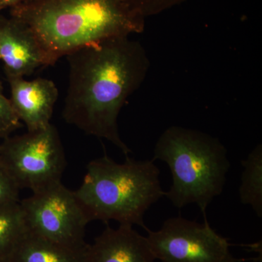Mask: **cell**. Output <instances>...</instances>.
Instances as JSON below:
<instances>
[{
  "mask_svg": "<svg viewBox=\"0 0 262 262\" xmlns=\"http://www.w3.org/2000/svg\"><path fill=\"white\" fill-rule=\"evenodd\" d=\"M67 56L70 77L65 121L110 141L128 157L131 151L120 138L117 118L149 72L145 49L128 37H115L87 45Z\"/></svg>",
  "mask_w": 262,
  "mask_h": 262,
  "instance_id": "6da1fadb",
  "label": "cell"
},
{
  "mask_svg": "<svg viewBox=\"0 0 262 262\" xmlns=\"http://www.w3.org/2000/svg\"><path fill=\"white\" fill-rule=\"evenodd\" d=\"M10 10L34 32L53 64L87 45L128 37L145 27L130 0H37Z\"/></svg>",
  "mask_w": 262,
  "mask_h": 262,
  "instance_id": "7a4b0ae2",
  "label": "cell"
},
{
  "mask_svg": "<svg viewBox=\"0 0 262 262\" xmlns=\"http://www.w3.org/2000/svg\"><path fill=\"white\" fill-rule=\"evenodd\" d=\"M75 192L90 222L113 220L146 231V212L165 195L154 160L126 157L119 163L106 155L88 164L82 184Z\"/></svg>",
  "mask_w": 262,
  "mask_h": 262,
  "instance_id": "3957f363",
  "label": "cell"
},
{
  "mask_svg": "<svg viewBox=\"0 0 262 262\" xmlns=\"http://www.w3.org/2000/svg\"><path fill=\"white\" fill-rule=\"evenodd\" d=\"M152 160H161L170 168L172 184L165 196L172 204L178 208L196 205L206 219L207 208L223 192L230 168L227 150L220 139L171 126L157 141Z\"/></svg>",
  "mask_w": 262,
  "mask_h": 262,
  "instance_id": "277c9868",
  "label": "cell"
},
{
  "mask_svg": "<svg viewBox=\"0 0 262 262\" xmlns=\"http://www.w3.org/2000/svg\"><path fill=\"white\" fill-rule=\"evenodd\" d=\"M0 158L19 187L32 192L61 182L66 157L54 125L8 136L0 143Z\"/></svg>",
  "mask_w": 262,
  "mask_h": 262,
  "instance_id": "5b68a950",
  "label": "cell"
},
{
  "mask_svg": "<svg viewBox=\"0 0 262 262\" xmlns=\"http://www.w3.org/2000/svg\"><path fill=\"white\" fill-rule=\"evenodd\" d=\"M27 230L67 246H82L90 223L83 207L61 182L32 192L20 201Z\"/></svg>",
  "mask_w": 262,
  "mask_h": 262,
  "instance_id": "8992f818",
  "label": "cell"
},
{
  "mask_svg": "<svg viewBox=\"0 0 262 262\" xmlns=\"http://www.w3.org/2000/svg\"><path fill=\"white\" fill-rule=\"evenodd\" d=\"M146 237L156 260L161 262H238L225 237L206 220L200 224L181 216L165 220Z\"/></svg>",
  "mask_w": 262,
  "mask_h": 262,
  "instance_id": "52a82bcc",
  "label": "cell"
},
{
  "mask_svg": "<svg viewBox=\"0 0 262 262\" xmlns=\"http://www.w3.org/2000/svg\"><path fill=\"white\" fill-rule=\"evenodd\" d=\"M0 61L8 77H24L44 66L53 65L51 57L29 26L0 14Z\"/></svg>",
  "mask_w": 262,
  "mask_h": 262,
  "instance_id": "ba28073f",
  "label": "cell"
},
{
  "mask_svg": "<svg viewBox=\"0 0 262 262\" xmlns=\"http://www.w3.org/2000/svg\"><path fill=\"white\" fill-rule=\"evenodd\" d=\"M7 80L12 107L27 131L48 126L58 96L54 82L44 78L26 80L24 77H8Z\"/></svg>",
  "mask_w": 262,
  "mask_h": 262,
  "instance_id": "9c48e42d",
  "label": "cell"
},
{
  "mask_svg": "<svg viewBox=\"0 0 262 262\" xmlns=\"http://www.w3.org/2000/svg\"><path fill=\"white\" fill-rule=\"evenodd\" d=\"M147 238L133 228L120 225L106 227L89 244L86 262H155Z\"/></svg>",
  "mask_w": 262,
  "mask_h": 262,
  "instance_id": "30bf717a",
  "label": "cell"
},
{
  "mask_svg": "<svg viewBox=\"0 0 262 262\" xmlns=\"http://www.w3.org/2000/svg\"><path fill=\"white\" fill-rule=\"evenodd\" d=\"M88 246L58 244L27 230L9 258L11 262H86Z\"/></svg>",
  "mask_w": 262,
  "mask_h": 262,
  "instance_id": "8fae6325",
  "label": "cell"
},
{
  "mask_svg": "<svg viewBox=\"0 0 262 262\" xmlns=\"http://www.w3.org/2000/svg\"><path fill=\"white\" fill-rule=\"evenodd\" d=\"M244 168L239 187V201L251 207L258 217L262 216V146L258 144L243 160Z\"/></svg>",
  "mask_w": 262,
  "mask_h": 262,
  "instance_id": "7c38bea8",
  "label": "cell"
},
{
  "mask_svg": "<svg viewBox=\"0 0 262 262\" xmlns=\"http://www.w3.org/2000/svg\"><path fill=\"white\" fill-rule=\"evenodd\" d=\"M27 231L20 202L0 206V258L9 257Z\"/></svg>",
  "mask_w": 262,
  "mask_h": 262,
  "instance_id": "4fadbf2b",
  "label": "cell"
},
{
  "mask_svg": "<svg viewBox=\"0 0 262 262\" xmlns=\"http://www.w3.org/2000/svg\"><path fill=\"white\" fill-rule=\"evenodd\" d=\"M21 127V122L14 113L9 98L6 97L3 86L0 81V139L11 136L17 129Z\"/></svg>",
  "mask_w": 262,
  "mask_h": 262,
  "instance_id": "5bb4252c",
  "label": "cell"
},
{
  "mask_svg": "<svg viewBox=\"0 0 262 262\" xmlns=\"http://www.w3.org/2000/svg\"><path fill=\"white\" fill-rule=\"evenodd\" d=\"M20 188L0 158V206L20 202Z\"/></svg>",
  "mask_w": 262,
  "mask_h": 262,
  "instance_id": "9a60e30c",
  "label": "cell"
},
{
  "mask_svg": "<svg viewBox=\"0 0 262 262\" xmlns=\"http://www.w3.org/2000/svg\"><path fill=\"white\" fill-rule=\"evenodd\" d=\"M144 18L159 14L186 0H130Z\"/></svg>",
  "mask_w": 262,
  "mask_h": 262,
  "instance_id": "2e32d148",
  "label": "cell"
},
{
  "mask_svg": "<svg viewBox=\"0 0 262 262\" xmlns=\"http://www.w3.org/2000/svg\"><path fill=\"white\" fill-rule=\"evenodd\" d=\"M37 0H0V14L3 10L12 8L18 5L28 4Z\"/></svg>",
  "mask_w": 262,
  "mask_h": 262,
  "instance_id": "e0dca14e",
  "label": "cell"
},
{
  "mask_svg": "<svg viewBox=\"0 0 262 262\" xmlns=\"http://www.w3.org/2000/svg\"><path fill=\"white\" fill-rule=\"evenodd\" d=\"M0 262H11L9 257L8 258H0Z\"/></svg>",
  "mask_w": 262,
  "mask_h": 262,
  "instance_id": "ac0fdd59",
  "label": "cell"
}]
</instances>
